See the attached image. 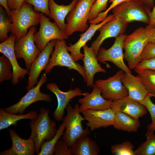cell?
<instances>
[{"instance_id":"6da1fadb","label":"cell","mask_w":155,"mask_h":155,"mask_svg":"<svg viewBox=\"0 0 155 155\" xmlns=\"http://www.w3.org/2000/svg\"><path fill=\"white\" fill-rule=\"evenodd\" d=\"M150 28L148 25L140 27L125 36L123 43L124 58L130 69L136 68L142 60L143 52L149 42Z\"/></svg>"},{"instance_id":"9a60e30c","label":"cell","mask_w":155,"mask_h":155,"mask_svg":"<svg viewBox=\"0 0 155 155\" xmlns=\"http://www.w3.org/2000/svg\"><path fill=\"white\" fill-rule=\"evenodd\" d=\"M16 36L13 34L0 44V52L6 56L9 60L12 66L13 77L12 84H17L20 80L24 79L25 75L29 74V70L22 68L18 64L14 49Z\"/></svg>"},{"instance_id":"ab89813d","label":"cell","mask_w":155,"mask_h":155,"mask_svg":"<svg viewBox=\"0 0 155 155\" xmlns=\"http://www.w3.org/2000/svg\"><path fill=\"white\" fill-rule=\"evenodd\" d=\"M136 67L155 70V58L142 60Z\"/></svg>"},{"instance_id":"d4e9b609","label":"cell","mask_w":155,"mask_h":155,"mask_svg":"<svg viewBox=\"0 0 155 155\" xmlns=\"http://www.w3.org/2000/svg\"><path fill=\"white\" fill-rule=\"evenodd\" d=\"M70 150L74 155H97L100 151L96 142L87 136L78 139Z\"/></svg>"},{"instance_id":"8992f818","label":"cell","mask_w":155,"mask_h":155,"mask_svg":"<svg viewBox=\"0 0 155 155\" xmlns=\"http://www.w3.org/2000/svg\"><path fill=\"white\" fill-rule=\"evenodd\" d=\"M96 0H78L74 9L66 18V32L68 36L76 32H85L91 7Z\"/></svg>"},{"instance_id":"cb8c5ba5","label":"cell","mask_w":155,"mask_h":155,"mask_svg":"<svg viewBox=\"0 0 155 155\" xmlns=\"http://www.w3.org/2000/svg\"><path fill=\"white\" fill-rule=\"evenodd\" d=\"M78 0H72L68 5H58L54 0H50L49 8V17L53 19L55 22L62 30L66 32V24L65 22L66 17L76 6Z\"/></svg>"},{"instance_id":"30bf717a","label":"cell","mask_w":155,"mask_h":155,"mask_svg":"<svg viewBox=\"0 0 155 155\" xmlns=\"http://www.w3.org/2000/svg\"><path fill=\"white\" fill-rule=\"evenodd\" d=\"M36 30L34 26L30 27L26 35L21 37L14 44L16 58H22L24 61L26 69L29 70L32 64L41 52L35 44L34 34Z\"/></svg>"},{"instance_id":"d6986e66","label":"cell","mask_w":155,"mask_h":155,"mask_svg":"<svg viewBox=\"0 0 155 155\" xmlns=\"http://www.w3.org/2000/svg\"><path fill=\"white\" fill-rule=\"evenodd\" d=\"M114 16L113 14H110L98 24H90L88 28L85 32L80 35V38L75 43L73 44H69V46H67V49L70 52V55L75 61L82 60L84 54L81 52V48L86 44L88 41L91 39L97 30L103 25L112 20Z\"/></svg>"},{"instance_id":"ac0fdd59","label":"cell","mask_w":155,"mask_h":155,"mask_svg":"<svg viewBox=\"0 0 155 155\" xmlns=\"http://www.w3.org/2000/svg\"><path fill=\"white\" fill-rule=\"evenodd\" d=\"M91 92L88 93L78 101L80 104L79 109L80 113L87 110H102L109 108L113 102L104 98L102 96L101 88L94 84Z\"/></svg>"},{"instance_id":"b9f144b4","label":"cell","mask_w":155,"mask_h":155,"mask_svg":"<svg viewBox=\"0 0 155 155\" xmlns=\"http://www.w3.org/2000/svg\"><path fill=\"white\" fill-rule=\"evenodd\" d=\"M147 13L149 19V23L148 26L150 28H155V3L152 10L148 9Z\"/></svg>"},{"instance_id":"7402d4cb","label":"cell","mask_w":155,"mask_h":155,"mask_svg":"<svg viewBox=\"0 0 155 155\" xmlns=\"http://www.w3.org/2000/svg\"><path fill=\"white\" fill-rule=\"evenodd\" d=\"M83 48L84 56L82 60L86 74V85L88 87H92L94 84L95 74L98 72L105 73L106 70L99 64L96 56L91 47H89L86 44Z\"/></svg>"},{"instance_id":"d6a6232c","label":"cell","mask_w":155,"mask_h":155,"mask_svg":"<svg viewBox=\"0 0 155 155\" xmlns=\"http://www.w3.org/2000/svg\"><path fill=\"white\" fill-rule=\"evenodd\" d=\"M12 77V65L9 59L3 55L0 57V83L11 80Z\"/></svg>"},{"instance_id":"e575fe53","label":"cell","mask_w":155,"mask_h":155,"mask_svg":"<svg viewBox=\"0 0 155 155\" xmlns=\"http://www.w3.org/2000/svg\"><path fill=\"white\" fill-rule=\"evenodd\" d=\"M108 0H96L91 7L88 19L89 22L95 19L99 13L107 9Z\"/></svg>"},{"instance_id":"8d00e7d4","label":"cell","mask_w":155,"mask_h":155,"mask_svg":"<svg viewBox=\"0 0 155 155\" xmlns=\"http://www.w3.org/2000/svg\"><path fill=\"white\" fill-rule=\"evenodd\" d=\"M131 0H109L108 2L111 3L110 6L104 11L100 13L97 17L94 20L89 22L90 24H97L102 22L108 16V12L113 8L123 2H127Z\"/></svg>"},{"instance_id":"7c38bea8","label":"cell","mask_w":155,"mask_h":155,"mask_svg":"<svg viewBox=\"0 0 155 155\" xmlns=\"http://www.w3.org/2000/svg\"><path fill=\"white\" fill-rule=\"evenodd\" d=\"M126 35L124 34L116 37L113 45L108 49L100 47L96 57L100 62H111L125 72L131 73L130 69L124 61L123 43Z\"/></svg>"},{"instance_id":"f546056e","label":"cell","mask_w":155,"mask_h":155,"mask_svg":"<svg viewBox=\"0 0 155 155\" xmlns=\"http://www.w3.org/2000/svg\"><path fill=\"white\" fill-rule=\"evenodd\" d=\"M146 140L134 150L135 155H155V135L154 132L146 136Z\"/></svg>"},{"instance_id":"44dd1931","label":"cell","mask_w":155,"mask_h":155,"mask_svg":"<svg viewBox=\"0 0 155 155\" xmlns=\"http://www.w3.org/2000/svg\"><path fill=\"white\" fill-rule=\"evenodd\" d=\"M111 108L137 119L146 115L148 111L144 106L128 96L113 101Z\"/></svg>"},{"instance_id":"5bb4252c","label":"cell","mask_w":155,"mask_h":155,"mask_svg":"<svg viewBox=\"0 0 155 155\" xmlns=\"http://www.w3.org/2000/svg\"><path fill=\"white\" fill-rule=\"evenodd\" d=\"M47 89L53 93L56 96L57 101V105L53 113L55 119L58 121L63 120L64 110L66 108L69 102L76 96H84L88 92H82L79 88L76 87L73 90L70 89L67 92L61 90L57 85L52 82L47 84Z\"/></svg>"},{"instance_id":"f6af8a7d","label":"cell","mask_w":155,"mask_h":155,"mask_svg":"<svg viewBox=\"0 0 155 155\" xmlns=\"http://www.w3.org/2000/svg\"><path fill=\"white\" fill-rule=\"evenodd\" d=\"M155 42V28H150V30L149 42Z\"/></svg>"},{"instance_id":"74e56055","label":"cell","mask_w":155,"mask_h":155,"mask_svg":"<svg viewBox=\"0 0 155 155\" xmlns=\"http://www.w3.org/2000/svg\"><path fill=\"white\" fill-rule=\"evenodd\" d=\"M53 152L54 155H72L69 148L62 139L57 142Z\"/></svg>"},{"instance_id":"9c48e42d","label":"cell","mask_w":155,"mask_h":155,"mask_svg":"<svg viewBox=\"0 0 155 155\" xmlns=\"http://www.w3.org/2000/svg\"><path fill=\"white\" fill-rule=\"evenodd\" d=\"M47 74L43 72L40 79L35 86L28 91L27 92L18 102L4 108L7 112L14 114H23L25 110L30 104L38 101L50 102L52 100L49 94L42 92L41 86L47 80Z\"/></svg>"},{"instance_id":"60d3db41","label":"cell","mask_w":155,"mask_h":155,"mask_svg":"<svg viewBox=\"0 0 155 155\" xmlns=\"http://www.w3.org/2000/svg\"><path fill=\"white\" fill-rule=\"evenodd\" d=\"M25 0H7L8 6L10 10L19 9Z\"/></svg>"},{"instance_id":"1f68e13d","label":"cell","mask_w":155,"mask_h":155,"mask_svg":"<svg viewBox=\"0 0 155 155\" xmlns=\"http://www.w3.org/2000/svg\"><path fill=\"white\" fill-rule=\"evenodd\" d=\"M152 97L150 94L148 95L140 103L144 106L150 115L152 122L147 127L146 137L155 131V104L151 100Z\"/></svg>"},{"instance_id":"f35d334b","label":"cell","mask_w":155,"mask_h":155,"mask_svg":"<svg viewBox=\"0 0 155 155\" xmlns=\"http://www.w3.org/2000/svg\"><path fill=\"white\" fill-rule=\"evenodd\" d=\"M155 58V42H149L143 52L142 59H147Z\"/></svg>"},{"instance_id":"603a6c76","label":"cell","mask_w":155,"mask_h":155,"mask_svg":"<svg viewBox=\"0 0 155 155\" xmlns=\"http://www.w3.org/2000/svg\"><path fill=\"white\" fill-rule=\"evenodd\" d=\"M122 82L127 88L128 97L139 102L149 94L140 80L131 73H125Z\"/></svg>"},{"instance_id":"e0dca14e","label":"cell","mask_w":155,"mask_h":155,"mask_svg":"<svg viewBox=\"0 0 155 155\" xmlns=\"http://www.w3.org/2000/svg\"><path fill=\"white\" fill-rule=\"evenodd\" d=\"M82 113L87 121L86 125L92 131L101 127L113 125L114 123L115 111L111 108L102 110L89 109Z\"/></svg>"},{"instance_id":"ffe728a7","label":"cell","mask_w":155,"mask_h":155,"mask_svg":"<svg viewBox=\"0 0 155 155\" xmlns=\"http://www.w3.org/2000/svg\"><path fill=\"white\" fill-rule=\"evenodd\" d=\"M9 136L12 142V146L8 149L1 151L0 155H34L35 152V145L33 140L20 137L13 130L9 129Z\"/></svg>"},{"instance_id":"83f0119b","label":"cell","mask_w":155,"mask_h":155,"mask_svg":"<svg viewBox=\"0 0 155 155\" xmlns=\"http://www.w3.org/2000/svg\"><path fill=\"white\" fill-rule=\"evenodd\" d=\"M134 71L149 94L155 97V70L136 67Z\"/></svg>"},{"instance_id":"2e32d148","label":"cell","mask_w":155,"mask_h":155,"mask_svg":"<svg viewBox=\"0 0 155 155\" xmlns=\"http://www.w3.org/2000/svg\"><path fill=\"white\" fill-rule=\"evenodd\" d=\"M56 40H53L49 42L32 64L29 70L28 84L26 87L28 91L38 83V77L49 62Z\"/></svg>"},{"instance_id":"4316f807","label":"cell","mask_w":155,"mask_h":155,"mask_svg":"<svg viewBox=\"0 0 155 155\" xmlns=\"http://www.w3.org/2000/svg\"><path fill=\"white\" fill-rule=\"evenodd\" d=\"M14 114L6 112L4 109L0 108V130L6 129L11 125L16 126L19 121L24 119L31 120L36 118V112L31 111L25 114Z\"/></svg>"},{"instance_id":"f1b7e54d","label":"cell","mask_w":155,"mask_h":155,"mask_svg":"<svg viewBox=\"0 0 155 155\" xmlns=\"http://www.w3.org/2000/svg\"><path fill=\"white\" fill-rule=\"evenodd\" d=\"M65 129V123L63 121L57 129L55 136L50 140L45 141L43 143L38 155H54L53 150L55 146L61 136L63 135Z\"/></svg>"},{"instance_id":"ee69618b","label":"cell","mask_w":155,"mask_h":155,"mask_svg":"<svg viewBox=\"0 0 155 155\" xmlns=\"http://www.w3.org/2000/svg\"><path fill=\"white\" fill-rule=\"evenodd\" d=\"M150 9L153 8L155 4V0H138Z\"/></svg>"},{"instance_id":"5b68a950","label":"cell","mask_w":155,"mask_h":155,"mask_svg":"<svg viewBox=\"0 0 155 155\" xmlns=\"http://www.w3.org/2000/svg\"><path fill=\"white\" fill-rule=\"evenodd\" d=\"M67 46L65 40H56L54 50L44 69L45 73H49L56 66L65 67L77 71L82 76L84 82H86V74L83 67L74 61L68 53Z\"/></svg>"},{"instance_id":"277c9868","label":"cell","mask_w":155,"mask_h":155,"mask_svg":"<svg viewBox=\"0 0 155 155\" xmlns=\"http://www.w3.org/2000/svg\"><path fill=\"white\" fill-rule=\"evenodd\" d=\"M79 108L78 104L73 107L69 104L66 108L67 115L63 120L65 124L66 130L61 139L70 149L78 139L90 133L88 127L84 129L82 122L85 119L80 114Z\"/></svg>"},{"instance_id":"4fadbf2b","label":"cell","mask_w":155,"mask_h":155,"mask_svg":"<svg viewBox=\"0 0 155 155\" xmlns=\"http://www.w3.org/2000/svg\"><path fill=\"white\" fill-rule=\"evenodd\" d=\"M127 24L114 16L112 20L100 27L98 30L99 34L91 44V47L95 55L96 56L101 45L106 39L112 37L116 38L124 34Z\"/></svg>"},{"instance_id":"4dcf8cb0","label":"cell","mask_w":155,"mask_h":155,"mask_svg":"<svg viewBox=\"0 0 155 155\" xmlns=\"http://www.w3.org/2000/svg\"><path fill=\"white\" fill-rule=\"evenodd\" d=\"M3 7L0 6V42H3L9 36L8 34L11 31V22L8 15Z\"/></svg>"},{"instance_id":"7a4b0ae2","label":"cell","mask_w":155,"mask_h":155,"mask_svg":"<svg viewBox=\"0 0 155 155\" xmlns=\"http://www.w3.org/2000/svg\"><path fill=\"white\" fill-rule=\"evenodd\" d=\"M49 109L41 108L36 119L29 122L31 129L30 138L35 144V152L38 155L42 144L45 141L51 140L55 135L57 131L55 120L49 116Z\"/></svg>"},{"instance_id":"d590c367","label":"cell","mask_w":155,"mask_h":155,"mask_svg":"<svg viewBox=\"0 0 155 155\" xmlns=\"http://www.w3.org/2000/svg\"><path fill=\"white\" fill-rule=\"evenodd\" d=\"M50 0H25L24 2L34 6L37 11L48 16L50 14L49 2Z\"/></svg>"},{"instance_id":"52a82bcc","label":"cell","mask_w":155,"mask_h":155,"mask_svg":"<svg viewBox=\"0 0 155 155\" xmlns=\"http://www.w3.org/2000/svg\"><path fill=\"white\" fill-rule=\"evenodd\" d=\"M148 9H150L138 0H131L120 4L112 10L114 16L126 23L138 21L148 25L149 19L147 10Z\"/></svg>"},{"instance_id":"8fae6325","label":"cell","mask_w":155,"mask_h":155,"mask_svg":"<svg viewBox=\"0 0 155 155\" xmlns=\"http://www.w3.org/2000/svg\"><path fill=\"white\" fill-rule=\"evenodd\" d=\"M125 73L124 71L120 69L107 79L96 81L95 84L101 88L104 98L113 101L128 96L127 90L122 82Z\"/></svg>"},{"instance_id":"836d02e7","label":"cell","mask_w":155,"mask_h":155,"mask_svg":"<svg viewBox=\"0 0 155 155\" xmlns=\"http://www.w3.org/2000/svg\"><path fill=\"white\" fill-rule=\"evenodd\" d=\"M134 146L129 141L112 146L111 152L115 155H135L133 149Z\"/></svg>"},{"instance_id":"ba28073f","label":"cell","mask_w":155,"mask_h":155,"mask_svg":"<svg viewBox=\"0 0 155 155\" xmlns=\"http://www.w3.org/2000/svg\"><path fill=\"white\" fill-rule=\"evenodd\" d=\"M40 26L39 30L34 34L35 42L41 51L48 44L53 40H67L69 36L61 30L54 22L50 21L44 13L40 12Z\"/></svg>"},{"instance_id":"7bdbcfd3","label":"cell","mask_w":155,"mask_h":155,"mask_svg":"<svg viewBox=\"0 0 155 155\" xmlns=\"http://www.w3.org/2000/svg\"><path fill=\"white\" fill-rule=\"evenodd\" d=\"M0 5L2 6L6 11L8 16L12 23V21L10 17V10L7 5V0H0Z\"/></svg>"},{"instance_id":"484cf974","label":"cell","mask_w":155,"mask_h":155,"mask_svg":"<svg viewBox=\"0 0 155 155\" xmlns=\"http://www.w3.org/2000/svg\"><path fill=\"white\" fill-rule=\"evenodd\" d=\"M114 110L115 115L114 123L113 126L114 128L129 132H135L137 131L140 126L138 119L134 118L118 111Z\"/></svg>"},{"instance_id":"3957f363","label":"cell","mask_w":155,"mask_h":155,"mask_svg":"<svg viewBox=\"0 0 155 155\" xmlns=\"http://www.w3.org/2000/svg\"><path fill=\"white\" fill-rule=\"evenodd\" d=\"M12 21L11 32L16 38V41L27 34L30 27L40 23V12L32 5L24 2L18 9L10 10Z\"/></svg>"}]
</instances>
